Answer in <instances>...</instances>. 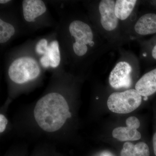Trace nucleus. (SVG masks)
<instances>
[{
  "label": "nucleus",
  "instance_id": "obj_1",
  "mask_svg": "<svg viewBox=\"0 0 156 156\" xmlns=\"http://www.w3.org/2000/svg\"><path fill=\"white\" fill-rule=\"evenodd\" d=\"M34 114L39 127L49 132L58 131L71 117L67 101L62 95L56 92L49 93L39 99Z\"/></svg>",
  "mask_w": 156,
  "mask_h": 156
},
{
  "label": "nucleus",
  "instance_id": "obj_2",
  "mask_svg": "<svg viewBox=\"0 0 156 156\" xmlns=\"http://www.w3.org/2000/svg\"><path fill=\"white\" fill-rule=\"evenodd\" d=\"M115 0H101L98 5V25L101 36L112 49H119L129 40L115 13Z\"/></svg>",
  "mask_w": 156,
  "mask_h": 156
},
{
  "label": "nucleus",
  "instance_id": "obj_3",
  "mask_svg": "<svg viewBox=\"0 0 156 156\" xmlns=\"http://www.w3.org/2000/svg\"><path fill=\"white\" fill-rule=\"evenodd\" d=\"M120 50V56L110 73L108 83L115 90L131 89L133 78L140 72V62L138 58L132 52Z\"/></svg>",
  "mask_w": 156,
  "mask_h": 156
},
{
  "label": "nucleus",
  "instance_id": "obj_4",
  "mask_svg": "<svg viewBox=\"0 0 156 156\" xmlns=\"http://www.w3.org/2000/svg\"><path fill=\"white\" fill-rule=\"evenodd\" d=\"M142 96L134 89L112 92L108 98L110 111L117 114L131 112L141 105Z\"/></svg>",
  "mask_w": 156,
  "mask_h": 156
},
{
  "label": "nucleus",
  "instance_id": "obj_5",
  "mask_svg": "<svg viewBox=\"0 0 156 156\" xmlns=\"http://www.w3.org/2000/svg\"><path fill=\"white\" fill-rule=\"evenodd\" d=\"M40 69L35 59L28 57L17 58L9 69V77L14 83L23 84L38 76Z\"/></svg>",
  "mask_w": 156,
  "mask_h": 156
},
{
  "label": "nucleus",
  "instance_id": "obj_6",
  "mask_svg": "<svg viewBox=\"0 0 156 156\" xmlns=\"http://www.w3.org/2000/svg\"><path fill=\"white\" fill-rule=\"evenodd\" d=\"M156 35V12H138L128 33L129 41Z\"/></svg>",
  "mask_w": 156,
  "mask_h": 156
},
{
  "label": "nucleus",
  "instance_id": "obj_7",
  "mask_svg": "<svg viewBox=\"0 0 156 156\" xmlns=\"http://www.w3.org/2000/svg\"><path fill=\"white\" fill-rule=\"evenodd\" d=\"M141 1L137 0H116L115 13L119 20L128 40V33L138 13Z\"/></svg>",
  "mask_w": 156,
  "mask_h": 156
},
{
  "label": "nucleus",
  "instance_id": "obj_8",
  "mask_svg": "<svg viewBox=\"0 0 156 156\" xmlns=\"http://www.w3.org/2000/svg\"><path fill=\"white\" fill-rule=\"evenodd\" d=\"M126 127L115 128L112 135L115 139L121 141H135L141 138L140 132L137 129L140 126V122L136 117H129L126 121Z\"/></svg>",
  "mask_w": 156,
  "mask_h": 156
},
{
  "label": "nucleus",
  "instance_id": "obj_9",
  "mask_svg": "<svg viewBox=\"0 0 156 156\" xmlns=\"http://www.w3.org/2000/svg\"><path fill=\"white\" fill-rule=\"evenodd\" d=\"M134 89L142 97H148L156 92V66L147 72L136 81Z\"/></svg>",
  "mask_w": 156,
  "mask_h": 156
},
{
  "label": "nucleus",
  "instance_id": "obj_10",
  "mask_svg": "<svg viewBox=\"0 0 156 156\" xmlns=\"http://www.w3.org/2000/svg\"><path fill=\"white\" fill-rule=\"evenodd\" d=\"M24 18L28 22H34L35 18L44 14L47 8L41 0H24L22 2Z\"/></svg>",
  "mask_w": 156,
  "mask_h": 156
},
{
  "label": "nucleus",
  "instance_id": "obj_11",
  "mask_svg": "<svg viewBox=\"0 0 156 156\" xmlns=\"http://www.w3.org/2000/svg\"><path fill=\"white\" fill-rule=\"evenodd\" d=\"M140 58L148 64L156 62V35L146 41L139 40Z\"/></svg>",
  "mask_w": 156,
  "mask_h": 156
},
{
  "label": "nucleus",
  "instance_id": "obj_12",
  "mask_svg": "<svg viewBox=\"0 0 156 156\" xmlns=\"http://www.w3.org/2000/svg\"><path fill=\"white\" fill-rule=\"evenodd\" d=\"M121 156H150L148 146L145 143L140 142L134 144L126 142L123 145Z\"/></svg>",
  "mask_w": 156,
  "mask_h": 156
},
{
  "label": "nucleus",
  "instance_id": "obj_13",
  "mask_svg": "<svg viewBox=\"0 0 156 156\" xmlns=\"http://www.w3.org/2000/svg\"><path fill=\"white\" fill-rule=\"evenodd\" d=\"M46 55L50 61V66L56 68L59 65L60 62V54L58 42L53 41L48 46V50Z\"/></svg>",
  "mask_w": 156,
  "mask_h": 156
},
{
  "label": "nucleus",
  "instance_id": "obj_14",
  "mask_svg": "<svg viewBox=\"0 0 156 156\" xmlns=\"http://www.w3.org/2000/svg\"><path fill=\"white\" fill-rule=\"evenodd\" d=\"M13 26L0 20V43H5L15 34Z\"/></svg>",
  "mask_w": 156,
  "mask_h": 156
},
{
  "label": "nucleus",
  "instance_id": "obj_15",
  "mask_svg": "<svg viewBox=\"0 0 156 156\" xmlns=\"http://www.w3.org/2000/svg\"><path fill=\"white\" fill-rule=\"evenodd\" d=\"M48 41L45 39L39 41L36 47V52L38 54L44 55L47 53L48 48Z\"/></svg>",
  "mask_w": 156,
  "mask_h": 156
},
{
  "label": "nucleus",
  "instance_id": "obj_16",
  "mask_svg": "<svg viewBox=\"0 0 156 156\" xmlns=\"http://www.w3.org/2000/svg\"><path fill=\"white\" fill-rule=\"evenodd\" d=\"M8 121L5 117L2 114L0 115V132L2 133L5 131Z\"/></svg>",
  "mask_w": 156,
  "mask_h": 156
},
{
  "label": "nucleus",
  "instance_id": "obj_17",
  "mask_svg": "<svg viewBox=\"0 0 156 156\" xmlns=\"http://www.w3.org/2000/svg\"><path fill=\"white\" fill-rule=\"evenodd\" d=\"M40 62H41L42 65L44 67L48 68L50 66V60L46 55H44L42 56L41 59H40Z\"/></svg>",
  "mask_w": 156,
  "mask_h": 156
},
{
  "label": "nucleus",
  "instance_id": "obj_18",
  "mask_svg": "<svg viewBox=\"0 0 156 156\" xmlns=\"http://www.w3.org/2000/svg\"><path fill=\"white\" fill-rule=\"evenodd\" d=\"M146 5L156 10V1H144Z\"/></svg>",
  "mask_w": 156,
  "mask_h": 156
},
{
  "label": "nucleus",
  "instance_id": "obj_19",
  "mask_svg": "<svg viewBox=\"0 0 156 156\" xmlns=\"http://www.w3.org/2000/svg\"><path fill=\"white\" fill-rule=\"evenodd\" d=\"M153 145L154 151L156 156V132L154 134L153 138Z\"/></svg>",
  "mask_w": 156,
  "mask_h": 156
},
{
  "label": "nucleus",
  "instance_id": "obj_20",
  "mask_svg": "<svg viewBox=\"0 0 156 156\" xmlns=\"http://www.w3.org/2000/svg\"><path fill=\"white\" fill-rule=\"evenodd\" d=\"M9 2H10L9 0H1L0 3L1 4H5V3Z\"/></svg>",
  "mask_w": 156,
  "mask_h": 156
}]
</instances>
